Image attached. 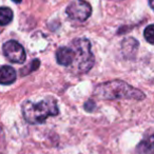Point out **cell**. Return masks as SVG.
I'll return each mask as SVG.
<instances>
[{"label":"cell","instance_id":"8992f818","mask_svg":"<svg viewBox=\"0 0 154 154\" xmlns=\"http://www.w3.org/2000/svg\"><path fill=\"white\" fill-rule=\"evenodd\" d=\"M56 60L59 64L63 66H69L74 60V52L71 48L61 47L56 52Z\"/></svg>","mask_w":154,"mask_h":154},{"label":"cell","instance_id":"7c38bea8","mask_svg":"<svg viewBox=\"0 0 154 154\" xmlns=\"http://www.w3.org/2000/svg\"><path fill=\"white\" fill-rule=\"evenodd\" d=\"M13 1L15 3H20V2H21V0H13Z\"/></svg>","mask_w":154,"mask_h":154},{"label":"cell","instance_id":"7a4b0ae2","mask_svg":"<svg viewBox=\"0 0 154 154\" xmlns=\"http://www.w3.org/2000/svg\"><path fill=\"white\" fill-rule=\"evenodd\" d=\"M58 113L57 101L53 97H47L36 103L28 100L22 105L24 119L32 125L42 124L49 116H56Z\"/></svg>","mask_w":154,"mask_h":154},{"label":"cell","instance_id":"5bb4252c","mask_svg":"<svg viewBox=\"0 0 154 154\" xmlns=\"http://www.w3.org/2000/svg\"><path fill=\"white\" fill-rule=\"evenodd\" d=\"M0 134H1V129H0Z\"/></svg>","mask_w":154,"mask_h":154},{"label":"cell","instance_id":"4fadbf2b","mask_svg":"<svg viewBox=\"0 0 154 154\" xmlns=\"http://www.w3.org/2000/svg\"><path fill=\"white\" fill-rule=\"evenodd\" d=\"M115 1H122V0H115Z\"/></svg>","mask_w":154,"mask_h":154},{"label":"cell","instance_id":"6da1fadb","mask_svg":"<svg viewBox=\"0 0 154 154\" xmlns=\"http://www.w3.org/2000/svg\"><path fill=\"white\" fill-rule=\"evenodd\" d=\"M94 95L100 99H135L143 100L145 94L138 89L133 88L122 80H110L97 86Z\"/></svg>","mask_w":154,"mask_h":154},{"label":"cell","instance_id":"9c48e42d","mask_svg":"<svg viewBox=\"0 0 154 154\" xmlns=\"http://www.w3.org/2000/svg\"><path fill=\"white\" fill-rule=\"evenodd\" d=\"M152 150H153V136H150L148 139H145L139 143L136 151H138L140 154H151Z\"/></svg>","mask_w":154,"mask_h":154},{"label":"cell","instance_id":"ba28073f","mask_svg":"<svg viewBox=\"0 0 154 154\" xmlns=\"http://www.w3.org/2000/svg\"><path fill=\"white\" fill-rule=\"evenodd\" d=\"M13 19V11L10 8H0V26H7Z\"/></svg>","mask_w":154,"mask_h":154},{"label":"cell","instance_id":"5b68a950","mask_svg":"<svg viewBox=\"0 0 154 154\" xmlns=\"http://www.w3.org/2000/svg\"><path fill=\"white\" fill-rule=\"evenodd\" d=\"M2 51L5 56L14 63H22L26 58L23 47L16 40H9L3 45Z\"/></svg>","mask_w":154,"mask_h":154},{"label":"cell","instance_id":"52a82bcc","mask_svg":"<svg viewBox=\"0 0 154 154\" xmlns=\"http://www.w3.org/2000/svg\"><path fill=\"white\" fill-rule=\"evenodd\" d=\"M17 78V73L12 66H0V85H11L15 82Z\"/></svg>","mask_w":154,"mask_h":154},{"label":"cell","instance_id":"8fae6325","mask_svg":"<svg viewBox=\"0 0 154 154\" xmlns=\"http://www.w3.org/2000/svg\"><path fill=\"white\" fill-rule=\"evenodd\" d=\"M149 5H150V7L153 9V0H149Z\"/></svg>","mask_w":154,"mask_h":154},{"label":"cell","instance_id":"277c9868","mask_svg":"<svg viewBox=\"0 0 154 154\" xmlns=\"http://www.w3.org/2000/svg\"><path fill=\"white\" fill-rule=\"evenodd\" d=\"M66 14L74 20L86 21L92 14V8L85 0H74L66 8Z\"/></svg>","mask_w":154,"mask_h":154},{"label":"cell","instance_id":"3957f363","mask_svg":"<svg viewBox=\"0 0 154 154\" xmlns=\"http://www.w3.org/2000/svg\"><path fill=\"white\" fill-rule=\"evenodd\" d=\"M71 49L74 52L72 64L78 73H86L91 70L95 62V57L91 52V43L86 38L74 39Z\"/></svg>","mask_w":154,"mask_h":154},{"label":"cell","instance_id":"30bf717a","mask_svg":"<svg viewBox=\"0 0 154 154\" xmlns=\"http://www.w3.org/2000/svg\"><path fill=\"white\" fill-rule=\"evenodd\" d=\"M143 35H145L146 40L149 43L153 45L154 43V26L153 24H150L146 28V30L143 31Z\"/></svg>","mask_w":154,"mask_h":154}]
</instances>
